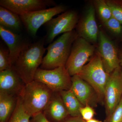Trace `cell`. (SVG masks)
I'll list each match as a JSON object with an SVG mask.
<instances>
[{
    "label": "cell",
    "mask_w": 122,
    "mask_h": 122,
    "mask_svg": "<svg viewBox=\"0 0 122 122\" xmlns=\"http://www.w3.org/2000/svg\"><path fill=\"white\" fill-rule=\"evenodd\" d=\"M22 22L20 16L4 7H0V26L11 31L21 29Z\"/></svg>",
    "instance_id": "cell-18"
},
{
    "label": "cell",
    "mask_w": 122,
    "mask_h": 122,
    "mask_svg": "<svg viewBox=\"0 0 122 122\" xmlns=\"http://www.w3.org/2000/svg\"><path fill=\"white\" fill-rule=\"evenodd\" d=\"M94 4L95 8L103 23L111 18L112 16L111 10L106 0H96L94 1Z\"/></svg>",
    "instance_id": "cell-21"
},
{
    "label": "cell",
    "mask_w": 122,
    "mask_h": 122,
    "mask_svg": "<svg viewBox=\"0 0 122 122\" xmlns=\"http://www.w3.org/2000/svg\"><path fill=\"white\" fill-rule=\"evenodd\" d=\"M77 75L93 87L99 99H104L105 88L110 74L105 71L98 52Z\"/></svg>",
    "instance_id": "cell-4"
},
{
    "label": "cell",
    "mask_w": 122,
    "mask_h": 122,
    "mask_svg": "<svg viewBox=\"0 0 122 122\" xmlns=\"http://www.w3.org/2000/svg\"><path fill=\"white\" fill-rule=\"evenodd\" d=\"M119 58V61H120V66H121V67L122 68V51L120 53V56Z\"/></svg>",
    "instance_id": "cell-30"
},
{
    "label": "cell",
    "mask_w": 122,
    "mask_h": 122,
    "mask_svg": "<svg viewBox=\"0 0 122 122\" xmlns=\"http://www.w3.org/2000/svg\"><path fill=\"white\" fill-rule=\"evenodd\" d=\"M30 122H51L42 112H39L31 116Z\"/></svg>",
    "instance_id": "cell-27"
},
{
    "label": "cell",
    "mask_w": 122,
    "mask_h": 122,
    "mask_svg": "<svg viewBox=\"0 0 122 122\" xmlns=\"http://www.w3.org/2000/svg\"><path fill=\"white\" fill-rule=\"evenodd\" d=\"M122 97V68L116 69L109 75L105 92L107 117L111 115L118 105Z\"/></svg>",
    "instance_id": "cell-9"
},
{
    "label": "cell",
    "mask_w": 122,
    "mask_h": 122,
    "mask_svg": "<svg viewBox=\"0 0 122 122\" xmlns=\"http://www.w3.org/2000/svg\"><path fill=\"white\" fill-rule=\"evenodd\" d=\"M104 122H122V97L114 111Z\"/></svg>",
    "instance_id": "cell-25"
},
{
    "label": "cell",
    "mask_w": 122,
    "mask_h": 122,
    "mask_svg": "<svg viewBox=\"0 0 122 122\" xmlns=\"http://www.w3.org/2000/svg\"><path fill=\"white\" fill-rule=\"evenodd\" d=\"M12 68L8 49L0 48V72Z\"/></svg>",
    "instance_id": "cell-23"
},
{
    "label": "cell",
    "mask_w": 122,
    "mask_h": 122,
    "mask_svg": "<svg viewBox=\"0 0 122 122\" xmlns=\"http://www.w3.org/2000/svg\"><path fill=\"white\" fill-rule=\"evenodd\" d=\"M112 16L122 25V0H106Z\"/></svg>",
    "instance_id": "cell-22"
},
{
    "label": "cell",
    "mask_w": 122,
    "mask_h": 122,
    "mask_svg": "<svg viewBox=\"0 0 122 122\" xmlns=\"http://www.w3.org/2000/svg\"><path fill=\"white\" fill-rule=\"evenodd\" d=\"M98 52L100 55L105 71L110 74L120 66L118 51L113 42L102 31L98 36Z\"/></svg>",
    "instance_id": "cell-10"
},
{
    "label": "cell",
    "mask_w": 122,
    "mask_h": 122,
    "mask_svg": "<svg viewBox=\"0 0 122 122\" xmlns=\"http://www.w3.org/2000/svg\"><path fill=\"white\" fill-rule=\"evenodd\" d=\"M103 24L112 33L116 36L122 38V24L113 16Z\"/></svg>",
    "instance_id": "cell-24"
},
{
    "label": "cell",
    "mask_w": 122,
    "mask_h": 122,
    "mask_svg": "<svg viewBox=\"0 0 122 122\" xmlns=\"http://www.w3.org/2000/svg\"><path fill=\"white\" fill-rule=\"evenodd\" d=\"M17 95L0 92V122H7L15 110Z\"/></svg>",
    "instance_id": "cell-17"
},
{
    "label": "cell",
    "mask_w": 122,
    "mask_h": 122,
    "mask_svg": "<svg viewBox=\"0 0 122 122\" xmlns=\"http://www.w3.org/2000/svg\"><path fill=\"white\" fill-rule=\"evenodd\" d=\"M53 93L45 85L34 80L25 85L18 97L25 110L32 116L44 111Z\"/></svg>",
    "instance_id": "cell-3"
},
{
    "label": "cell",
    "mask_w": 122,
    "mask_h": 122,
    "mask_svg": "<svg viewBox=\"0 0 122 122\" xmlns=\"http://www.w3.org/2000/svg\"><path fill=\"white\" fill-rule=\"evenodd\" d=\"M78 22V15L76 12L69 10L55 18H53L44 25L46 34L45 42L51 44L57 36L62 33L74 30Z\"/></svg>",
    "instance_id": "cell-7"
},
{
    "label": "cell",
    "mask_w": 122,
    "mask_h": 122,
    "mask_svg": "<svg viewBox=\"0 0 122 122\" xmlns=\"http://www.w3.org/2000/svg\"><path fill=\"white\" fill-rule=\"evenodd\" d=\"M79 37L90 43H95L98 39V27L95 18V9L92 4L87 7L83 16L76 26Z\"/></svg>",
    "instance_id": "cell-12"
},
{
    "label": "cell",
    "mask_w": 122,
    "mask_h": 122,
    "mask_svg": "<svg viewBox=\"0 0 122 122\" xmlns=\"http://www.w3.org/2000/svg\"><path fill=\"white\" fill-rule=\"evenodd\" d=\"M43 112L51 122H63L69 115L59 92H54Z\"/></svg>",
    "instance_id": "cell-16"
},
{
    "label": "cell",
    "mask_w": 122,
    "mask_h": 122,
    "mask_svg": "<svg viewBox=\"0 0 122 122\" xmlns=\"http://www.w3.org/2000/svg\"><path fill=\"white\" fill-rule=\"evenodd\" d=\"M78 37L76 31L73 30L63 33L50 44L46 48L47 53L42 59L41 69L52 70L65 66L73 44Z\"/></svg>",
    "instance_id": "cell-2"
},
{
    "label": "cell",
    "mask_w": 122,
    "mask_h": 122,
    "mask_svg": "<svg viewBox=\"0 0 122 122\" xmlns=\"http://www.w3.org/2000/svg\"><path fill=\"white\" fill-rule=\"evenodd\" d=\"M85 122H102V121H99V120H96V119H92L88 121H85Z\"/></svg>",
    "instance_id": "cell-29"
},
{
    "label": "cell",
    "mask_w": 122,
    "mask_h": 122,
    "mask_svg": "<svg viewBox=\"0 0 122 122\" xmlns=\"http://www.w3.org/2000/svg\"><path fill=\"white\" fill-rule=\"evenodd\" d=\"M0 35L8 48L13 66L20 54L29 43L25 41L20 35L1 26Z\"/></svg>",
    "instance_id": "cell-15"
},
{
    "label": "cell",
    "mask_w": 122,
    "mask_h": 122,
    "mask_svg": "<svg viewBox=\"0 0 122 122\" xmlns=\"http://www.w3.org/2000/svg\"><path fill=\"white\" fill-rule=\"evenodd\" d=\"M25 85L13 68L0 72V92L18 96Z\"/></svg>",
    "instance_id": "cell-14"
},
{
    "label": "cell",
    "mask_w": 122,
    "mask_h": 122,
    "mask_svg": "<svg viewBox=\"0 0 122 122\" xmlns=\"http://www.w3.org/2000/svg\"><path fill=\"white\" fill-rule=\"evenodd\" d=\"M63 122H85L81 116L71 117L66 119Z\"/></svg>",
    "instance_id": "cell-28"
},
{
    "label": "cell",
    "mask_w": 122,
    "mask_h": 122,
    "mask_svg": "<svg viewBox=\"0 0 122 122\" xmlns=\"http://www.w3.org/2000/svg\"><path fill=\"white\" fill-rule=\"evenodd\" d=\"M59 93L69 115L71 117L81 116L80 109L83 106L72 91L69 90Z\"/></svg>",
    "instance_id": "cell-19"
},
{
    "label": "cell",
    "mask_w": 122,
    "mask_h": 122,
    "mask_svg": "<svg viewBox=\"0 0 122 122\" xmlns=\"http://www.w3.org/2000/svg\"><path fill=\"white\" fill-rule=\"evenodd\" d=\"M31 117V116L25 110L18 97L15 110L8 122H30Z\"/></svg>",
    "instance_id": "cell-20"
},
{
    "label": "cell",
    "mask_w": 122,
    "mask_h": 122,
    "mask_svg": "<svg viewBox=\"0 0 122 122\" xmlns=\"http://www.w3.org/2000/svg\"><path fill=\"white\" fill-rule=\"evenodd\" d=\"M51 0H0L1 6L21 16L25 14L56 5Z\"/></svg>",
    "instance_id": "cell-11"
},
{
    "label": "cell",
    "mask_w": 122,
    "mask_h": 122,
    "mask_svg": "<svg viewBox=\"0 0 122 122\" xmlns=\"http://www.w3.org/2000/svg\"><path fill=\"white\" fill-rule=\"evenodd\" d=\"M67 7L59 5L48 9L31 12L20 16L22 24L31 36H35L38 30L55 15L66 12Z\"/></svg>",
    "instance_id": "cell-8"
},
{
    "label": "cell",
    "mask_w": 122,
    "mask_h": 122,
    "mask_svg": "<svg viewBox=\"0 0 122 122\" xmlns=\"http://www.w3.org/2000/svg\"><path fill=\"white\" fill-rule=\"evenodd\" d=\"M80 113L81 117L85 121L93 119L95 114L93 109L90 106L82 107L80 109Z\"/></svg>",
    "instance_id": "cell-26"
},
{
    "label": "cell",
    "mask_w": 122,
    "mask_h": 122,
    "mask_svg": "<svg viewBox=\"0 0 122 122\" xmlns=\"http://www.w3.org/2000/svg\"><path fill=\"white\" fill-rule=\"evenodd\" d=\"M95 50L94 46L82 38L78 37L75 40L65 65L71 77L79 73Z\"/></svg>",
    "instance_id": "cell-5"
},
{
    "label": "cell",
    "mask_w": 122,
    "mask_h": 122,
    "mask_svg": "<svg viewBox=\"0 0 122 122\" xmlns=\"http://www.w3.org/2000/svg\"><path fill=\"white\" fill-rule=\"evenodd\" d=\"M71 90L83 106H94L98 96L94 90L87 82L78 75L71 77Z\"/></svg>",
    "instance_id": "cell-13"
},
{
    "label": "cell",
    "mask_w": 122,
    "mask_h": 122,
    "mask_svg": "<svg viewBox=\"0 0 122 122\" xmlns=\"http://www.w3.org/2000/svg\"><path fill=\"white\" fill-rule=\"evenodd\" d=\"M44 39L28 44L20 54L13 66L18 75L25 84L34 81V76L46 48L44 47Z\"/></svg>",
    "instance_id": "cell-1"
},
{
    "label": "cell",
    "mask_w": 122,
    "mask_h": 122,
    "mask_svg": "<svg viewBox=\"0 0 122 122\" xmlns=\"http://www.w3.org/2000/svg\"><path fill=\"white\" fill-rule=\"evenodd\" d=\"M34 80L43 83L54 92L70 90L72 84L71 77L65 66L52 70L39 68Z\"/></svg>",
    "instance_id": "cell-6"
}]
</instances>
